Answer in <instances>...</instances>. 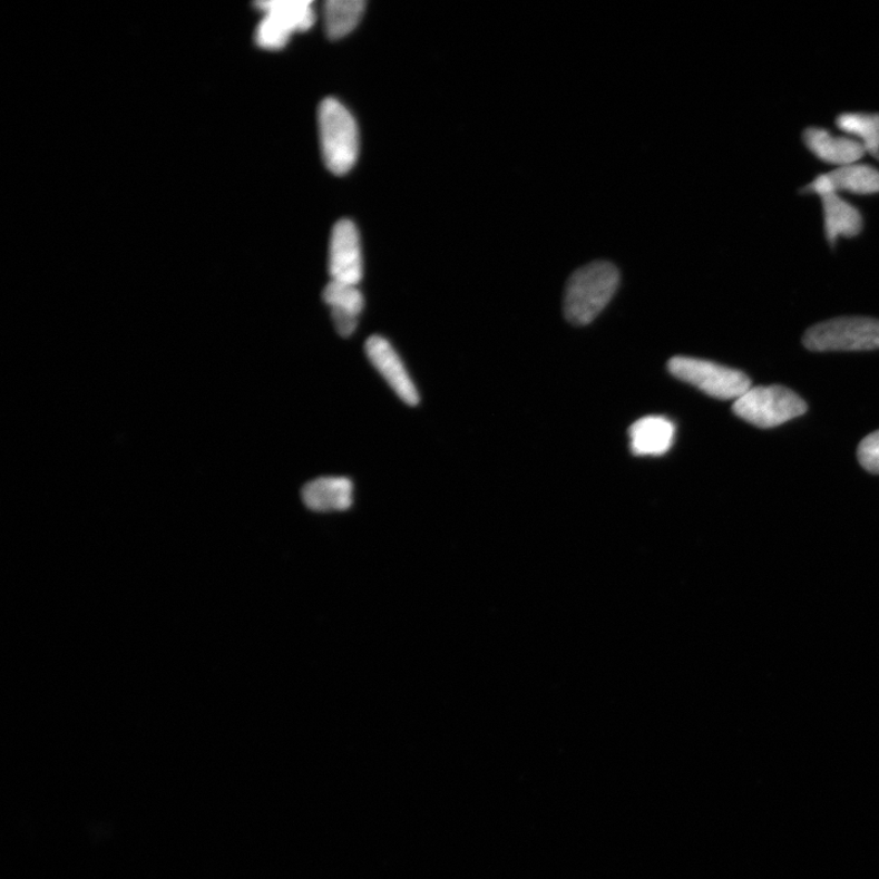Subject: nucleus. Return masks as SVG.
Here are the masks:
<instances>
[{
	"label": "nucleus",
	"mask_w": 879,
	"mask_h": 879,
	"mask_svg": "<svg viewBox=\"0 0 879 879\" xmlns=\"http://www.w3.org/2000/svg\"><path fill=\"white\" fill-rule=\"evenodd\" d=\"M323 159L326 168L343 175L359 157V129L351 113L335 98H326L318 110Z\"/></svg>",
	"instance_id": "obj_2"
},
{
	"label": "nucleus",
	"mask_w": 879,
	"mask_h": 879,
	"mask_svg": "<svg viewBox=\"0 0 879 879\" xmlns=\"http://www.w3.org/2000/svg\"><path fill=\"white\" fill-rule=\"evenodd\" d=\"M802 341L813 352L877 350L879 321L862 316L837 318L809 329Z\"/></svg>",
	"instance_id": "obj_5"
},
{
	"label": "nucleus",
	"mask_w": 879,
	"mask_h": 879,
	"mask_svg": "<svg viewBox=\"0 0 879 879\" xmlns=\"http://www.w3.org/2000/svg\"><path fill=\"white\" fill-rule=\"evenodd\" d=\"M302 499L313 511H345L353 502V484L341 477L318 478L305 484Z\"/></svg>",
	"instance_id": "obj_13"
},
{
	"label": "nucleus",
	"mask_w": 879,
	"mask_h": 879,
	"mask_svg": "<svg viewBox=\"0 0 879 879\" xmlns=\"http://www.w3.org/2000/svg\"><path fill=\"white\" fill-rule=\"evenodd\" d=\"M860 465L870 473L879 475V430L866 437L859 445Z\"/></svg>",
	"instance_id": "obj_17"
},
{
	"label": "nucleus",
	"mask_w": 879,
	"mask_h": 879,
	"mask_svg": "<svg viewBox=\"0 0 879 879\" xmlns=\"http://www.w3.org/2000/svg\"><path fill=\"white\" fill-rule=\"evenodd\" d=\"M364 11L362 0H329L324 6L325 30L330 38L345 37L359 25Z\"/></svg>",
	"instance_id": "obj_16"
},
{
	"label": "nucleus",
	"mask_w": 879,
	"mask_h": 879,
	"mask_svg": "<svg viewBox=\"0 0 879 879\" xmlns=\"http://www.w3.org/2000/svg\"><path fill=\"white\" fill-rule=\"evenodd\" d=\"M634 456H664L674 443L675 426L666 417L650 416L636 420L628 431Z\"/></svg>",
	"instance_id": "obj_11"
},
{
	"label": "nucleus",
	"mask_w": 879,
	"mask_h": 879,
	"mask_svg": "<svg viewBox=\"0 0 879 879\" xmlns=\"http://www.w3.org/2000/svg\"><path fill=\"white\" fill-rule=\"evenodd\" d=\"M849 193L859 196L879 194V170L865 164H850L814 177L801 194L817 195Z\"/></svg>",
	"instance_id": "obj_8"
},
{
	"label": "nucleus",
	"mask_w": 879,
	"mask_h": 879,
	"mask_svg": "<svg viewBox=\"0 0 879 879\" xmlns=\"http://www.w3.org/2000/svg\"><path fill=\"white\" fill-rule=\"evenodd\" d=\"M839 130L857 139L866 153L879 160V114L878 113H843L837 118Z\"/></svg>",
	"instance_id": "obj_15"
},
{
	"label": "nucleus",
	"mask_w": 879,
	"mask_h": 879,
	"mask_svg": "<svg viewBox=\"0 0 879 879\" xmlns=\"http://www.w3.org/2000/svg\"><path fill=\"white\" fill-rule=\"evenodd\" d=\"M822 202L824 234L832 247L840 237H856L860 235L863 219L860 211L838 194H828L820 197Z\"/></svg>",
	"instance_id": "obj_14"
},
{
	"label": "nucleus",
	"mask_w": 879,
	"mask_h": 879,
	"mask_svg": "<svg viewBox=\"0 0 879 879\" xmlns=\"http://www.w3.org/2000/svg\"><path fill=\"white\" fill-rule=\"evenodd\" d=\"M802 141L818 159L837 168L856 164L866 155L863 146L850 136H837L823 127H808Z\"/></svg>",
	"instance_id": "obj_10"
},
{
	"label": "nucleus",
	"mask_w": 879,
	"mask_h": 879,
	"mask_svg": "<svg viewBox=\"0 0 879 879\" xmlns=\"http://www.w3.org/2000/svg\"><path fill=\"white\" fill-rule=\"evenodd\" d=\"M733 411L745 422L770 429L805 414L808 404L794 391L784 387L751 388L735 400Z\"/></svg>",
	"instance_id": "obj_3"
},
{
	"label": "nucleus",
	"mask_w": 879,
	"mask_h": 879,
	"mask_svg": "<svg viewBox=\"0 0 879 879\" xmlns=\"http://www.w3.org/2000/svg\"><path fill=\"white\" fill-rule=\"evenodd\" d=\"M667 367L674 378L719 400H738L751 389L743 372L710 361L678 355Z\"/></svg>",
	"instance_id": "obj_4"
},
{
	"label": "nucleus",
	"mask_w": 879,
	"mask_h": 879,
	"mask_svg": "<svg viewBox=\"0 0 879 879\" xmlns=\"http://www.w3.org/2000/svg\"><path fill=\"white\" fill-rule=\"evenodd\" d=\"M323 299L331 309L334 325L342 338L351 336L364 307V299L359 287L350 284L331 282L323 292Z\"/></svg>",
	"instance_id": "obj_12"
},
{
	"label": "nucleus",
	"mask_w": 879,
	"mask_h": 879,
	"mask_svg": "<svg viewBox=\"0 0 879 879\" xmlns=\"http://www.w3.org/2000/svg\"><path fill=\"white\" fill-rule=\"evenodd\" d=\"M329 273L333 282L359 285L363 262L359 232L350 221H341L331 234Z\"/></svg>",
	"instance_id": "obj_7"
},
{
	"label": "nucleus",
	"mask_w": 879,
	"mask_h": 879,
	"mask_svg": "<svg viewBox=\"0 0 879 879\" xmlns=\"http://www.w3.org/2000/svg\"><path fill=\"white\" fill-rule=\"evenodd\" d=\"M619 280V272L613 263L594 262L580 267L566 286V320L578 326L590 324L615 296Z\"/></svg>",
	"instance_id": "obj_1"
},
{
	"label": "nucleus",
	"mask_w": 879,
	"mask_h": 879,
	"mask_svg": "<svg viewBox=\"0 0 879 879\" xmlns=\"http://www.w3.org/2000/svg\"><path fill=\"white\" fill-rule=\"evenodd\" d=\"M365 353L369 361L404 403L409 406L419 403L417 388L398 352L387 339L378 335L369 338L365 342Z\"/></svg>",
	"instance_id": "obj_9"
},
{
	"label": "nucleus",
	"mask_w": 879,
	"mask_h": 879,
	"mask_svg": "<svg viewBox=\"0 0 879 879\" xmlns=\"http://www.w3.org/2000/svg\"><path fill=\"white\" fill-rule=\"evenodd\" d=\"M265 17L256 32L257 43L265 49L283 48L296 31L313 27L315 16L310 0H274L257 4Z\"/></svg>",
	"instance_id": "obj_6"
}]
</instances>
